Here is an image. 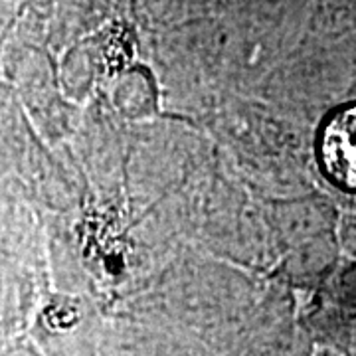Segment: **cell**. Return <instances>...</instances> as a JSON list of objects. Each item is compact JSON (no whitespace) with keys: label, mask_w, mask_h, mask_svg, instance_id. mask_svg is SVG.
I'll use <instances>...</instances> for the list:
<instances>
[{"label":"cell","mask_w":356,"mask_h":356,"mask_svg":"<svg viewBox=\"0 0 356 356\" xmlns=\"http://www.w3.org/2000/svg\"><path fill=\"white\" fill-rule=\"evenodd\" d=\"M318 156L334 184L356 192V103L339 109L325 123L318 139Z\"/></svg>","instance_id":"obj_1"}]
</instances>
